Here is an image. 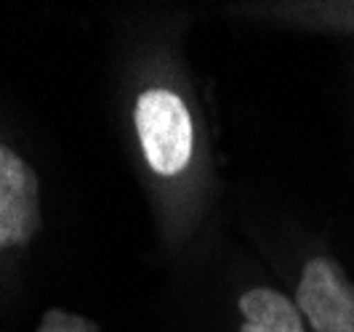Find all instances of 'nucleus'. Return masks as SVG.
Instances as JSON below:
<instances>
[{"instance_id":"f257e3e1","label":"nucleus","mask_w":354,"mask_h":332,"mask_svg":"<svg viewBox=\"0 0 354 332\" xmlns=\"http://www.w3.org/2000/svg\"><path fill=\"white\" fill-rule=\"evenodd\" d=\"M136 133L149 168L158 175L181 173L195 146V130L187 104L165 88L144 90L136 101Z\"/></svg>"},{"instance_id":"f03ea898","label":"nucleus","mask_w":354,"mask_h":332,"mask_svg":"<svg viewBox=\"0 0 354 332\" xmlns=\"http://www.w3.org/2000/svg\"><path fill=\"white\" fill-rule=\"evenodd\" d=\"M40 226V189L35 170L0 144V250L32 240Z\"/></svg>"},{"instance_id":"7ed1b4c3","label":"nucleus","mask_w":354,"mask_h":332,"mask_svg":"<svg viewBox=\"0 0 354 332\" xmlns=\"http://www.w3.org/2000/svg\"><path fill=\"white\" fill-rule=\"evenodd\" d=\"M299 309L317 332H354V284L333 261L315 258L299 282Z\"/></svg>"},{"instance_id":"20e7f679","label":"nucleus","mask_w":354,"mask_h":332,"mask_svg":"<svg viewBox=\"0 0 354 332\" xmlns=\"http://www.w3.org/2000/svg\"><path fill=\"white\" fill-rule=\"evenodd\" d=\"M240 311L245 316L240 332H304L299 309L269 287L248 290L240 297Z\"/></svg>"}]
</instances>
